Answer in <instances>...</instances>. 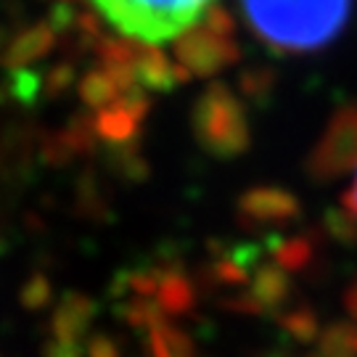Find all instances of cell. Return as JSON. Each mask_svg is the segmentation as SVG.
Instances as JSON below:
<instances>
[{"label": "cell", "mask_w": 357, "mask_h": 357, "mask_svg": "<svg viewBox=\"0 0 357 357\" xmlns=\"http://www.w3.org/2000/svg\"><path fill=\"white\" fill-rule=\"evenodd\" d=\"M255 32L278 51H318L352 13V0H241Z\"/></svg>", "instance_id": "obj_1"}, {"label": "cell", "mask_w": 357, "mask_h": 357, "mask_svg": "<svg viewBox=\"0 0 357 357\" xmlns=\"http://www.w3.org/2000/svg\"><path fill=\"white\" fill-rule=\"evenodd\" d=\"M119 35L159 45L204 22L215 0H93Z\"/></svg>", "instance_id": "obj_2"}, {"label": "cell", "mask_w": 357, "mask_h": 357, "mask_svg": "<svg viewBox=\"0 0 357 357\" xmlns=\"http://www.w3.org/2000/svg\"><path fill=\"white\" fill-rule=\"evenodd\" d=\"M193 132L199 143L215 156H236L249 146V122L238 98L222 85L209 88L196 103Z\"/></svg>", "instance_id": "obj_3"}, {"label": "cell", "mask_w": 357, "mask_h": 357, "mask_svg": "<svg viewBox=\"0 0 357 357\" xmlns=\"http://www.w3.org/2000/svg\"><path fill=\"white\" fill-rule=\"evenodd\" d=\"M357 162V109L342 112L331 122V128L326 132V138L320 141L312 169L318 175H333V172H344Z\"/></svg>", "instance_id": "obj_4"}, {"label": "cell", "mask_w": 357, "mask_h": 357, "mask_svg": "<svg viewBox=\"0 0 357 357\" xmlns=\"http://www.w3.org/2000/svg\"><path fill=\"white\" fill-rule=\"evenodd\" d=\"M241 209L246 217L268 222V220H286V217L296 215V202H294V196L278 191V188H257L243 196Z\"/></svg>", "instance_id": "obj_5"}, {"label": "cell", "mask_w": 357, "mask_h": 357, "mask_svg": "<svg viewBox=\"0 0 357 357\" xmlns=\"http://www.w3.org/2000/svg\"><path fill=\"white\" fill-rule=\"evenodd\" d=\"M180 59L188 64V69L193 72H215L220 66H225L233 59L228 53V45H222V43H217L215 38L209 40H199V38H188L180 43Z\"/></svg>", "instance_id": "obj_6"}, {"label": "cell", "mask_w": 357, "mask_h": 357, "mask_svg": "<svg viewBox=\"0 0 357 357\" xmlns=\"http://www.w3.org/2000/svg\"><path fill=\"white\" fill-rule=\"evenodd\" d=\"M90 315H93V305L88 299L69 294L64 299V305L56 310V318H53L59 342L61 344H77L82 331H85V326H88Z\"/></svg>", "instance_id": "obj_7"}, {"label": "cell", "mask_w": 357, "mask_h": 357, "mask_svg": "<svg viewBox=\"0 0 357 357\" xmlns=\"http://www.w3.org/2000/svg\"><path fill=\"white\" fill-rule=\"evenodd\" d=\"M51 45H53L51 29H48V26H32V29L22 32V35L8 45L6 64H29V61H35L38 56H43Z\"/></svg>", "instance_id": "obj_8"}, {"label": "cell", "mask_w": 357, "mask_h": 357, "mask_svg": "<svg viewBox=\"0 0 357 357\" xmlns=\"http://www.w3.org/2000/svg\"><path fill=\"white\" fill-rule=\"evenodd\" d=\"M132 69H135V79H141L143 85L151 90H165L178 79V75L169 69L165 56L153 51V48H146V51L138 53Z\"/></svg>", "instance_id": "obj_9"}, {"label": "cell", "mask_w": 357, "mask_h": 357, "mask_svg": "<svg viewBox=\"0 0 357 357\" xmlns=\"http://www.w3.org/2000/svg\"><path fill=\"white\" fill-rule=\"evenodd\" d=\"M96 128H98V135L106 138V141L125 143L135 132V128H138V116L132 114L122 101H116L114 106L103 109L98 122H96Z\"/></svg>", "instance_id": "obj_10"}, {"label": "cell", "mask_w": 357, "mask_h": 357, "mask_svg": "<svg viewBox=\"0 0 357 357\" xmlns=\"http://www.w3.org/2000/svg\"><path fill=\"white\" fill-rule=\"evenodd\" d=\"M82 98L90 106H109L119 96V88L112 79V75L103 69V72H90L85 79H82Z\"/></svg>", "instance_id": "obj_11"}, {"label": "cell", "mask_w": 357, "mask_h": 357, "mask_svg": "<svg viewBox=\"0 0 357 357\" xmlns=\"http://www.w3.org/2000/svg\"><path fill=\"white\" fill-rule=\"evenodd\" d=\"M159 302L169 312H183L191 307V289L175 275H167L165 283H159Z\"/></svg>", "instance_id": "obj_12"}, {"label": "cell", "mask_w": 357, "mask_h": 357, "mask_svg": "<svg viewBox=\"0 0 357 357\" xmlns=\"http://www.w3.org/2000/svg\"><path fill=\"white\" fill-rule=\"evenodd\" d=\"M286 289H289V286H286V278H283L275 268L262 270L255 281V296L262 305H275V302H281Z\"/></svg>", "instance_id": "obj_13"}, {"label": "cell", "mask_w": 357, "mask_h": 357, "mask_svg": "<svg viewBox=\"0 0 357 357\" xmlns=\"http://www.w3.org/2000/svg\"><path fill=\"white\" fill-rule=\"evenodd\" d=\"M326 352L328 357H355L357 355V336L347 328H336L326 339Z\"/></svg>", "instance_id": "obj_14"}, {"label": "cell", "mask_w": 357, "mask_h": 357, "mask_svg": "<svg viewBox=\"0 0 357 357\" xmlns=\"http://www.w3.org/2000/svg\"><path fill=\"white\" fill-rule=\"evenodd\" d=\"M307 257H310V249H307V243H302V241L289 243V246H283L281 252H278L281 265H289V268H299V265H305Z\"/></svg>", "instance_id": "obj_15"}, {"label": "cell", "mask_w": 357, "mask_h": 357, "mask_svg": "<svg viewBox=\"0 0 357 357\" xmlns=\"http://www.w3.org/2000/svg\"><path fill=\"white\" fill-rule=\"evenodd\" d=\"M48 294H51V286L43 281V278H40V281L35 278V281L24 289V294H22V296H24L26 307H38V305L43 307V305H45V299H48Z\"/></svg>", "instance_id": "obj_16"}, {"label": "cell", "mask_w": 357, "mask_h": 357, "mask_svg": "<svg viewBox=\"0 0 357 357\" xmlns=\"http://www.w3.org/2000/svg\"><path fill=\"white\" fill-rule=\"evenodd\" d=\"M289 323V328H291L296 336H302V339H310L312 333H315V320L310 318L307 312H299V315H291V318L286 320Z\"/></svg>", "instance_id": "obj_17"}, {"label": "cell", "mask_w": 357, "mask_h": 357, "mask_svg": "<svg viewBox=\"0 0 357 357\" xmlns=\"http://www.w3.org/2000/svg\"><path fill=\"white\" fill-rule=\"evenodd\" d=\"M90 357H119V355H116V349L112 347V342H106V339H96L93 347H90Z\"/></svg>", "instance_id": "obj_18"}, {"label": "cell", "mask_w": 357, "mask_h": 357, "mask_svg": "<svg viewBox=\"0 0 357 357\" xmlns=\"http://www.w3.org/2000/svg\"><path fill=\"white\" fill-rule=\"evenodd\" d=\"M355 212H357V185H355Z\"/></svg>", "instance_id": "obj_19"}]
</instances>
